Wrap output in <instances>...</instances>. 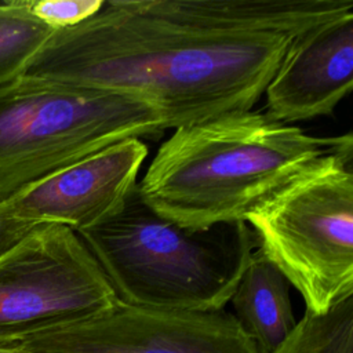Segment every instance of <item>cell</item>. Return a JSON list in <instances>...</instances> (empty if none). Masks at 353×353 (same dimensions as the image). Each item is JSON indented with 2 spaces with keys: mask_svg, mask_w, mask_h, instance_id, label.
Segmentation results:
<instances>
[{
  "mask_svg": "<svg viewBox=\"0 0 353 353\" xmlns=\"http://www.w3.org/2000/svg\"><path fill=\"white\" fill-rule=\"evenodd\" d=\"M165 130L139 97L21 74L0 87V200L109 145Z\"/></svg>",
  "mask_w": 353,
  "mask_h": 353,
  "instance_id": "obj_4",
  "label": "cell"
},
{
  "mask_svg": "<svg viewBox=\"0 0 353 353\" xmlns=\"http://www.w3.org/2000/svg\"><path fill=\"white\" fill-rule=\"evenodd\" d=\"M353 0H105L23 76L139 97L167 130L252 110L290 43Z\"/></svg>",
  "mask_w": 353,
  "mask_h": 353,
  "instance_id": "obj_1",
  "label": "cell"
},
{
  "mask_svg": "<svg viewBox=\"0 0 353 353\" xmlns=\"http://www.w3.org/2000/svg\"><path fill=\"white\" fill-rule=\"evenodd\" d=\"M290 283L258 248L230 298L234 319L259 353H274L294 330Z\"/></svg>",
  "mask_w": 353,
  "mask_h": 353,
  "instance_id": "obj_10",
  "label": "cell"
},
{
  "mask_svg": "<svg viewBox=\"0 0 353 353\" xmlns=\"http://www.w3.org/2000/svg\"><path fill=\"white\" fill-rule=\"evenodd\" d=\"M148 156L141 139H124L22 188L10 196L12 212L30 225L97 226L127 203Z\"/></svg>",
  "mask_w": 353,
  "mask_h": 353,
  "instance_id": "obj_8",
  "label": "cell"
},
{
  "mask_svg": "<svg viewBox=\"0 0 353 353\" xmlns=\"http://www.w3.org/2000/svg\"><path fill=\"white\" fill-rule=\"evenodd\" d=\"M52 32L30 14L28 0L0 1V87L23 73Z\"/></svg>",
  "mask_w": 353,
  "mask_h": 353,
  "instance_id": "obj_11",
  "label": "cell"
},
{
  "mask_svg": "<svg viewBox=\"0 0 353 353\" xmlns=\"http://www.w3.org/2000/svg\"><path fill=\"white\" fill-rule=\"evenodd\" d=\"M34 226L14 215L10 196L0 200V256L18 244Z\"/></svg>",
  "mask_w": 353,
  "mask_h": 353,
  "instance_id": "obj_14",
  "label": "cell"
},
{
  "mask_svg": "<svg viewBox=\"0 0 353 353\" xmlns=\"http://www.w3.org/2000/svg\"><path fill=\"white\" fill-rule=\"evenodd\" d=\"M117 301L99 265L68 226L37 225L0 256V338L83 320Z\"/></svg>",
  "mask_w": 353,
  "mask_h": 353,
  "instance_id": "obj_6",
  "label": "cell"
},
{
  "mask_svg": "<svg viewBox=\"0 0 353 353\" xmlns=\"http://www.w3.org/2000/svg\"><path fill=\"white\" fill-rule=\"evenodd\" d=\"M352 87L353 10L292 39L265 88V113L290 125L330 116Z\"/></svg>",
  "mask_w": 353,
  "mask_h": 353,
  "instance_id": "obj_9",
  "label": "cell"
},
{
  "mask_svg": "<svg viewBox=\"0 0 353 353\" xmlns=\"http://www.w3.org/2000/svg\"><path fill=\"white\" fill-rule=\"evenodd\" d=\"M274 353H353V295L324 313L305 310Z\"/></svg>",
  "mask_w": 353,
  "mask_h": 353,
  "instance_id": "obj_12",
  "label": "cell"
},
{
  "mask_svg": "<svg viewBox=\"0 0 353 353\" xmlns=\"http://www.w3.org/2000/svg\"><path fill=\"white\" fill-rule=\"evenodd\" d=\"M349 146L350 132L316 137L265 112L228 113L175 128L135 190L157 215L207 229L244 221L302 170Z\"/></svg>",
  "mask_w": 353,
  "mask_h": 353,
  "instance_id": "obj_2",
  "label": "cell"
},
{
  "mask_svg": "<svg viewBox=\"0 0 353 353\" xmlns=\"http://www.w3.org/2000/svg\"><path fill=\"white\" fill-rule=\"evenodd\" d=\"M0 353H21V352H17V350H8V349H1V347H0Z\"/></svg>",
  "mask_w": 353,
  "mask_h": 353,
  "instance_id": "obj_15",
  "label": "cell"
},
{
  "mask_svg": "<svg viewBox=\"0 0 353 353\" xmlns=\"http://www.w3.org/2000/svg\"><path fill=\"white\" fill-rule=\"evenodd\" d=\"M353 146L314 161L245 215L258 250L324 313L353 295Z\"/></svg>",
  "mask_w": 353,
  "mask_h": 353,
  "instance_id": "obj_5",
  "label": "cell"
},
{
  "mask_svg": "<svg viewBox=\"0 0 353 353\" xmlns=\"http://www.w3.org/2000/svg\"><path fill=\"white\" fill-rule=\"evenodd\" d=\"M76 233L120 302L167 310H223L256 247L244 221L182 228L137 190L116 215Z\"/></svg>",
  "mask_w": 353,
  "mask_h": 353,
  "instance_id": "obj_3",
  "label": "cell"
},
{
  "mask_svg": "<svg viewBox=\"0 0 353 353\" xmlns=\"http://www.w3.org/2000/svg\"><path fill=\"white\" fill-rule=\"evenodd\" d=\"M21 353H259L225 310H167L117 301L70 323L0 338Z\"/></svg>",
  "mask_w": 353,
  "mask_h": 353,
  "instance_id": "obj_7",
  "label": "cell"
},
{
  "mask_svg": "<svg viewBox=\"0 0 353 353\" xmlns=\"http://www.w3.org/2000/svg\"><path fill=\"white\" fill-rule=\"evenodd\" d=\"M105 0H28L30 14L52 30L73 28L94 17Z\"/></svg>",
  "mask_w": 353,
  "mask_h": 353,
  "instance_id": "obj_13",
  "label": "cell"
}]
</instances>
